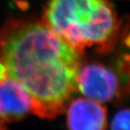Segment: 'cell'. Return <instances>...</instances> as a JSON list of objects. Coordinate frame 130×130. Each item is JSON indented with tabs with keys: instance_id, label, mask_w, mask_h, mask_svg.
<instances>
[{
	"instance_id": "obj_1",
	"label": "cell",
	"mask_w": 130,
	"mask_h": 130,
	"mask_svg": "<svg viewBox=\"0 0 130 130\" xmlns=\"http://www.w3.org/2000/svg\"><path fill=\"white\" fill-rule=\"evenodd\" d=\"M0 57L8 76L32 98L33 114L54 118L77 90L82 53L32 18H11L0 31Z\"/></svg>"
},
{
	"instance_id": "obj_2",
	"label": "cell",
	"mask_w": 130,
	"mask_h": 130,
	"mask_svg": "<svg viewBox=\"0 0 130 130\" xmlns=\"http://www.w3.org/2000/svg\"><path fill=\"white\" fill-rule=\"evenodd\" d=\"M42 22L80 53L108 51L121 26L109 0H48Z\"/></svg>"
},
{
	"instance_id": "obj_3",
	"label": "cell",
	"mask_w": 130,
	"mask_h": 130,
	"mask_svg": "<svg viewBox=\"0 0 130 130\" xmlns=\"http://www.w3.org/2000/svg\"><path fill=\"white\" fill-rule=\"evenodd\" d=\"M77 90L100 103L112 101L119 94L120 82L114 70L99 63L81 64L77 74Z\"/></svg>"
},
{
	"instance_id": "obj_4",
	"label": "cell",
	"mask_w": 130,
	"mask_h": 130,
	"mask_svg": "<svg viewBox=\"0 0 130 130\" xmlns=\"http://www.w3.org/2000/svg\"><path fill=\"white\" fill-rule=\"evenodd\" d=\"M32 98L23 85L7 76L0 80V119L14 123L33 113Z\"/></svg>"
},
{
	"instance_id": "obj_5",
	"label": "cell",
	"mask_w": 130,
	"mask_h": 130,
	"mask_svg": "<svg viewBox=\"0 0 130 130\" xmlns=\"http://www.w3.org/2000/svg\"><path fill=\"white\" fill-rule=\"evenodd\" d=\"M67 106L68 130H106V110L101 103L89 98L79 97Z\"/></svg>"
},
{
	"instance_id": "obj_6",
	"label": "cell",
	"mask_w": 130,
	"mask_h": 130,
	"mask_svg": "<svg viewBox=\"0 0 130 130\" xmlns=\"http://www.w3.org/2000/svg\"><path fill=\"white\" fill-rule=\"evenodd\" d=\"M111 130H130V108H123L114 115Z\"/></svg>"
},
{
	"instance_id": "obj_7",
	"label": "cell",
	"mask_w": 130,
	"mask_h": 130,
	"mask_svg": "<svg viewBox=\"0 0 130 130\" xmlns=\"http://www.w3.org/2000/svg\"><path fill=\"white\" fill-rule=\"evenodd\" d=\"M7 76H8V74H7L6 68H5L4 64L1 59V57H0V80L6 78Z\"/></svg>"
},
{
	"instance_id": "obj_8",
	"label": "cell",
	"mask_w": 130,
	"mask_h": 130,
	"mask_svg": "<svg viewBox=\"0 0 130 130\" xmlns=\"http://www.w3.org/2000/svg\"><path fill=\"white\" fill-rule=\"evenodd\" d=\"M0 130H7L4 125V122H3L1 119H0Z\"/></svg>"
},
{
	"instance_id": "obj_9",
	"label": "cell",
	"mask_w": 130,
	"mask_h": 130,
	"mask_svg": "<svg viewBox=\"0 0 130 130\" xmlns=\"http://www.w3.org/2000/svg\"><path fill=\"white\" fill-rule=\"evenodd\" d=\"M126 77H127V79H128V82L129 86H130V69H129V71L128 72V74H126Z\"/></svg>"
}]
</instances>
